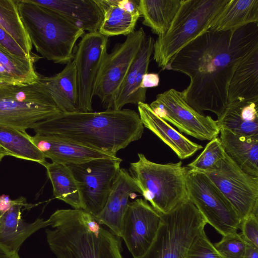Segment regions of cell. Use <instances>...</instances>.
<instances>
[{"mask_svg":"<svg viewBox=\"0 0 258 258\" xmlns=\"http://www.w3.org/2000/svg\"><path fill=\"white\" fill-rule=\"evenodd\" d=\"M258 45V23L232 31L207 30L179 50L165 70L179 72L190 78L181 92L185 101L204 115L217 118L228 105V87L237 63Z\"/></svg>","mask_w":258,"mask_h":258,"instance_id":"obj_1","label":"cell"},{"mask_svg":"<svg viewBox=\"0 0 258 258\" xmlns=\"http://www.w3.org/2000/svg\"><path fill=\"white\" fill-rule=\"evenodd\" d=\"M35 134L51 135L113 156L140 139L144 126L139 113L130 109L101 112H61L39 121Z\"/></svg>","mask_w":258,"mask_h":258,"instance_id":"obj_2","label":"cell"},{"mask_svg":"<svg viewBox=\"0 0 258 258\" xmlns=\"http://www.w3.org/2000/svg\"><path fill=\"white\" fill-rule=\"evenodd\" d=\"M48 244L57 258H123L120 237L81 209H60L48 219Z\"/></svg>","mask_w":258,"mask_h":258,"instance_id":"obj_3","label":"cell"},{"mask_svg":"<svg viewBox=\"0 0 258 258\" xmlns=\"http://www.w3.org/2000/svg\"><path fill=\"white\" fill-rule=\"evenodd\" d=\"M19 13L32 45L55 63L73 60L77 40L85 31L67 18L30 0H17Z\"/></svg>","mask_w":258,"mask_h":258,"instance_id":"obj_4","label":"cell"},{"mask_svg":"<svg viewBox=\"0 0 258 258\" xmlns=\"http://www.w3.org/2000/svg\"><path fill=\"white\" fill-rule=\"evenodd\" d=\"M138 160L130 164V174L144 200L161 214L174 209L188 199L187 167L181 161L160 164L139 153Z\"/></svg>","mask_w":258,"mask_h":258,"instance_id":"obj_5","label":"cell"},{"mask_svg":"<svg viewBox=\"0 0 258 258\" xmlns=\"http://www.w3.org/2000/svg\"><path fill=\"white\" fill-rule=\"evenodd\" d=\"M229 0H182L168 31L155 41L153 59L165 70L183 47L211 27Z\"/></svg>","mask_w":258,"mask_h":258,"instance_id":"obj_6","label":"cell"},{"mask_svg":"<svg viewBox=\"0 0 258 258\" xmlns=\"http://www.w3.org/2000/svg\"><path fill=\"white\" fill-rule=\"evenodd\" d=\"M61 112L40 78L23 85L0 83V124L26 131Z\"/></svg>","mask_w":258,"mask_h":258,"instance_id":"obj_7","label":"cell"},{"mask_svg":"<svg viewBox=\"0 0 258 258\" xmlns=\"http://www.w3.org/2000/svg\"><path fill=\"white\" fill-rule=\"evenodd\" d=\"M161 217L152 243L138 258H186L193 241L204 230L206 221L188 198Z\"/></svg>","mask_w":258,"mask_h":258,"instance_id":"obj_8","label":"cell"},{"mask_svg":"<svg viewBox=\"0 0 258 258\" xmlns=\"http://www.w3.org/2000/svg\"><path fill=\"white\" fill-rule=\"evenodd\" d=\"M188 198L209 224L222 236L237 232L241 220L230 203L203 172L188 168Z\"/></svg>","mask_w":258,"mask_h":258,"instance_id":"obj_9","label":"cell"},{"mask_svg":"<svg viewBox=\"0 0 258 258\" xmlns=\"http://www.w3.org/2000/svg\"><path fill=\"white\" fill-rule=\"evenodd\" d=\"M122 161L117 157L66 164L78 183L83 210L93 216L102 210Z\"/></svg>","mask_w":258,"mask_h":258,"instance_id":"obj_10","label":"cell"},{"mask_svg":"<svg viewBox=\"0 0 258 258\" xmlns=\"http://www.w3.org/2000/svg\"><path fill=\"white\" fill-rule=\"evenodd\" d=\"M146 39L140 28L126 36L122 43L115 44L106 52L99 73L94 96H97L107 109H112L117 92Z\"/></svg>","mask_w":258,"mask_h":258,"instance_id":"obj_11","label":"cell"},{"mask_svg":"<svg viewBox=\"0 0 258 258\" xmlns=\"http://www.w3.org/2000/svg\"><path fill=\"white\" fill-rule=\"evenodd\" d=\"M203 172L227 199L241 221L251 213L258 215V177L244 172L226 154L214 168Z\"/></svg>","mask_w":258,"mask_h":258,"instance_id":"obj_12","label":"cell"},{"mask_svg":"<svg viewBox=\"0 0 258 258\" xmlns=\"http://www.w3.org/2000/svg\"><path fill=\"white\" fill-rule=\"evenodd\" d=\"M149 105L157 115L175 125L180 133L203 141H211L219 135L216 121L194 110L185 101L181 92L174 89L158 94Z\"/></svg>","mask_w":258,"mask_h":258,"instance_id":"obj_13","label":"cell"},{"mask_svg":"<svg viewBox=\"0 0 258 258\" xmlns=\"http://www.w3.org/2000/svg\"><path fill=\"white\" fill-rule=\"evenodd\" d=\"M108 37L98 31L85 33L75 47L73 61L76 72L79 111L91 112L99 73L107 52Z\"/></svg>","mask_w":258,"mask_h":258,"instance_id":"obj_14","label":"cell"},{"mask_svg":"<svg viewBox=\"0 0 258 258\" xmlns=\"http://www.w3.org/2000/svg\"><path fill=\"white\" fill-rule=\"evenodd\" d=\"M161 214L147 201L137 199L129 202L121 225L122 238L134 258L142 256L157 234Z\"/></svg>","mask_w":258,"mask_h":258,"instance_id":"obj_15","label":"cell"},{"mask_svg":"<svg viewBox=\"0 0 258 258\" xmlns=\"http://www.w3.org/2000/svg\"><path fill=\"white\" fill-rule=\"evenodd\" d=\"M142 194L141 190L124 168H120L113 182L107 202L102 210L94 216L100 225L107 226L110 231L121 238V225L123 216L129 204V198Z\"/></svg>","mask_w":258,"mask_h":258,"instance_id":"obj_16","label":"cell"},{"mask_svg":"<svg viewBox=\"0 0 258 258\" xmlns=\"http://www.w3.org/2000/svg\"><path fill=\"white\" fill-rule=\"evenodd\" d=\"M29 137L45 158H49L53 162L68 164L117 157L54 135L35 134Z\"/></svg>","mask_w":258,"mask_h":258,"instance_id":"obj_17","label":"cell"},{"mask_svg":"<svg viewBox=\"0 0 258 258\" xmlns=\"http://www.w3.org/2000/svg\"><path fill=\"white\" fill-rule=\"evenodd\" d=\"M29 208L26 199L20 197L11 200L0 218V243L10 250L18 253L24 241L38 230L49 226L48 220L37 218L26 223L22 218L23 207Z\"/></svg>","mask_w":258,"mask_h":258,"instance_id":"obj_18","label":"cell"},{"mask_svg":"<svg viewBox=\"0 0 258 258\" xmlns=\"http://www.w3.org/2000/svg\"><path fill=\"white\" fill-rule=\"evenodd\" d=\"M154 42L151 36L145 39L117 92L112 109L120 110L127 104L145 103L147 90L141 85L144 75L148 73Z\"/></svg>","mask_w":258,"mask_h":258,"instance_id":"obj_19","label":"cell"},{"mask_svg":"<svg viewBox=\"0 0 258 258\" xmlns=\"http://www.w3.org/2000/svg\"><path fill=\"white\" fill-rule=\"evenodd\" d=\"M103 19L98 32L107 37L127 36L135 31L141 16L140 0H95Z\"/></svg>","mask_w":258,"mask_h":258,"instance_id":"obj_20","label":"cell"},{"mask_svg":"<svg viewBox=\"0 0 258 258\" xmlns=\"http://www.w3.org/2000/svg\"><path fill=\"white\" fill-rule=\"evenodd\" d=\"M139 114L144 127L150 130L170 147L181 160L192 156L203 146L192 142L157 115L149 104H138Z\"/></svg>","mask_w":258,"mask_h":258,"instance_id":"obj_21","label":"cell"},{"mask_svg":"<svg viewBox=\"0 0 258 258\" xmlns=\"http://www.w3.org/2000/svg\"><path fill=\"white\" fill-rule=\"evenodd\" d=\"M54 11L85 32L98 31L103 14L95 0H30Z\"/></svg>","mask_w":258,"mask_h":258,"instance_id":"obj_22","label":"cell"},{"mask_svg":"<svg viewBox=\"0 0 258 258\" xmlns=\"http://www.w3.org/2000/svg\"><path fill=\"white\" fill-rule=\"evenodd\" d=\"M228 104L258 100V45L237 63L228 87Z\"/></svg>","mask_w":258,"mask_h":258,"instance_id":"obj_23","label":"cell"},{"mask_svg":"<svg viewBox=\"0 0 258 258\" xmlns=\"http://www.w3.org/2000/svg\"><path fill=\"white\" fill-rule=\"evenodd\" d=\"M219 134L226 154L244 172L258 177V135H239L224 128Z\"/></svg>","mask_w":258,"mask_h":258,"instance_id":"obj_24","label":"cell"},{"mask_svg":"<svg viewBox=\"0 0 258 258\" xmlns=\"http://www.w3.org/2000/svg\"><path fill=\"white\" fill-rule=\"evenodd\" d=\"M54 103L61 112L79 111L76 72L73 60L59 73L50 77H40Z\"/></svg>","mask_w":258,"mask_h":258,"instance_id":"obj_25","label":"cell"},{"mask_svg":"<svg viewBox=\"0 0 258 258\" xmlns=\"http://www.w3.org/2000/svg\"><path fill=\"white\" fill-rule=\"evenodd\" d=\"M216 121L220 129L239 135H258V100L229 103Z\"/></svg>","mask_w":258,"mask_h":258,"instance_id":"obj_26","label":"cell"},{"mask_svg":"<svg viewBox=\"0 0 258 258\" xmlns=\"http://www.w3.org/2000/svg\"><path fill=\"white\" fill-rule=\"evenodd\" d=\"M253 23H258V0H229L209 29L232 31Z\"/></svg>","mask_w":258,"mask_h":258,"instance_id":"obj_27","label":"cell"},{"mask_svg":"<svg viewBox=\"0 0 258 258\" xmlns=\"http://www.w3.org/2000/svg\"><path fill=\"white\" fill-rule=\"evenodd\" d=\"M40 58L21 57L0 45V83L23 85L38 81L41 76L35 70L34 62Z\"/></svg>","mask_w":258,"mask_h":258,"instance_id":"obj_28","label":"cell"},{"mask_svg":"<svg viewBox=\"0 0 258 258\" xmlns=\"http://www.w3.org/2000/svg\"><path fill=\"white\" fill-rule=\"evenodd\" d=\"M182 0H140L139 9L143 25L158 36L169 28Z\"/></svg>","mask_w":258,"mask_h":258,"instance_id":"obj_29","label":"cell"},{"mask_svg":"<svg viewBox=\"0 0 258 258\" xmlns=\"http://www.w3.org/2000/svg\"><path fill=\"white\" fill-rule=\"evenodd\" d=\"M42 165L51 182L54 197L75 209L83 210L78 183L69 167L66 164L53 162L46 161Z\"/></svg>","mask_w":258,"mask_h":258,"instance_id":"obj_30","label":"cell"},{"mask_svg":"<svg viewBox=\"0 0 258 258\" xmlns=\"http://www.w3.org/2000/svg\"><path fill=\"white\" fill-rule=\"evenodd\" d=\"M26 131L0 124V145L11 156L34 161L42 165L46 161L42 153L29 139Z\"/></svg>","mask_w":258,"mask_h":258,"instance_id":"obj_31","label":"cell"},{"mask_svg":"<svg viewBox=\"0 0 258 258\" xmlns=\"http://www.w3.org/2000/svg\"><path fill=\"white\" fill-rule=\"evenodd\" d=\"M0 28L5 31L29 56L32 45L22 22L17 0H0Z\"/></svg>","mask_w":258,"mask_h":258,"instance_id":"obj_32","label":"cell"},{"mask_svg":"<svg viewBox=\"0 0 258 258\" xmlns=\"http://www.w3.org/2000/svg\"><path fill=\"white\" fill-rule=\"evenodd\" d=\"M219 137L214 138L206 145L204 150L191 162L187 165L190 170L205 172L214 168L225 157Z\"/></svg>","mask_w":258,"mask_h":258,"instance_id":"obj_33","label":"cell"},{"mask_svg":"<svg viewBox=\"0 0 258 258\" xmlns=\"http://www.w3.org/2000/svg\"><path fill=\"white\" fill-rule=\"evenodd\" d=\"M215 249L224 258H243L247 243L237 232L222 236L213 244Z\"/></svg>","mask_w":258,"mask_h":258,"instance_id":"obj_34","label":"cell"},{"mask_svg":"<svg viewBox=\"0 0 258 258\" xmlns=\"http://www.w3.org/2000/svg\"><path fill=\"white\" fill-rule=\"evenodd\" d=\"M186 258H224L215 249L207 237L205 230L194 239Z\"/></svg>","mask_w":258,"mask_h":258,"instance_id":"obj_35","label":"cell"},{"mask_svg":"<svg viewBox=\"0 0 258 258\" xmlns=\"http://www.w3.org/2000/svg\"><path fill=\"white\" fill-rule=\"evenodd\" d=\"M239 229L246 242L258 248V215L250 214L241 220Z\"/></svg>","mask_w":258,"mask_h":258,"instance_id":"obj_36","label":"cell"},{"mask_svg":"<svg viewBox=\"0 0 258 258\" xmlns=\"http://www.w3.org/2000/svg\"><path fill=\"white\" fill-rule=\"evenodd\" d=\"M0 45L10 53L21 57L31 58L38 56L37 55L32 56L27 55L14 39L1 28H0Z\"/></svg>","mask_w":258,"mask_h":258,"instance_id":"obj_37","label":"cell"},{"mask_svg":"<svg viewBox=\"0 0 258 258\" xmlns=\"http://www.w3.org/2000/svg\"><path fill=\"white\" fill-rule=\"evenodd\" d=\"M159 76L156 73H147L143 77L141 87L147 89L148 88L155 87L158 86Z\"/></svg>","mask_w":258,"mask_h":258,"instance_id":"obj_38","label":"cell"},{"mask_svg":"<svg viewBox=\"0 0 258 258\" xmlns=\"http://www.w3.org/2000/svg\"><path fill=\"white\" fill-rule=\"evenodd\" d=\"M0 258H20L18 253L10 250L0 243Z\"/></svg>","mask_w":258,"mask_h":258,"instance_id":"obj_39","label":"cell"},{"mask_svg":"<svg viewBox=\"0 0 258 258\" xmlns=\"http://www.w3.org/2000/svg\"><path fill=\"white\" fill-rule=\"evenodd\" d=\"M243 258H258V248L247 243Z\"/></svg>","mask_w":258,"mask_h":258,"instance_id":"obj_40","label":"cell"},{"mask_svg":"<svg viewBox=\"0 0 258 258\" xmlns=\"http://www.w3.org/2000/svg\"><path fill=\"white\" fill-rule=\"evenodd\" d=\"M11 200L9 197L4 195L0 196V218L1 217L4 211L9 206Z\"/></svg>","mask_w":258,"mask_h":258,"instance_id":"obj_41","label":"cell"},{"mask_svg":"<svg viewBox=\"0 0 258 258\" xmlns=\"http://www.w3.org/2000/svg\"><path fill=\"white\" fill-rule=\"evenodd\" d=\"M11 156L9 152L2 146L0 145V162L6 156Z\"/></svg>","mask_w":258,"mask_h":258,"instance_id":"obj_42","label":"cell"}]
</instances>
